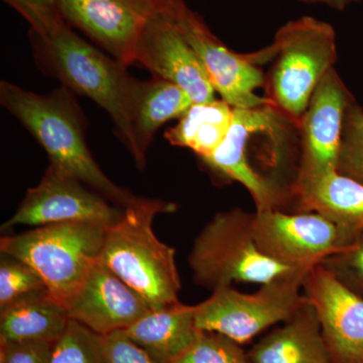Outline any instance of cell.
Wrapping results in <instances>:
<instances>
[{"mask_svg":"<svg viewBox=\"0 0 363 363\" xmlns=\"http://www.w3.org/2000/svg\"><path fill=\"white\" fill-rule=\"evenodd\" d=\"M69 321L66 308L48 290L30 294L0 309V344H55Z\"/></svg>","mask_w":363,"mask_h":363,"instance_id":"obj_21","label":"cell"},{"mask_svg":"<svg viewBox=\"0 0 363 363\" xmlns=\"http://www.w3.org/2000/svg\"><path fill=\"white\" fill-rule=\"evenodd\" d=\"M152 4L159 13L176 18L179 14L188 9L185 0H145Z\"/></svg>","mask_w":363,"mask_h":363,"instance_id":"obj_31","label":"cell"},{"mask_svg":"<svg viewBox=\"0 0 363 363\" xmlns=\"http://www.w3.org/2000/svg\"><path fill=\"white\" fill-rule=\"evenodd\" d=\"M309 271L297 269L260 285L255 293L245 294L233 286L213 291L196 305V326L245 344L278 323H285L304 304L303 284Z\"/></svg>","mask_w":363,"mask_h":363,"instance_id":"obj_8","label":"cell"},{"mask_svg":"<svg viewBox=\"0 0 363 363\" xmlns=\"http://www.w3.org/2000/svg\"><path fill=\"white\" fill-rule=\"evenodd\" d=\"M108 227L92 222L35 227L2 236L0 252L32 267L48 292L66 308L99 262Z\"/></svg>","mask_w":363,"mask_h":363,"instance_id":"obj_6","label":"cell"},{"mask_svg":"<svg viewBox=\"0 0 363 363\" xmlns=\"http://www.w3.org/2000/svg\"><path fill=\"white\" fill-rule=\"evenodd\" d=\"M47 290L44 281L23 260L1 255L0 259V309L30 294Z\"/></svg>","mask_w":363,"mask_h":363,"instance_id":"obj_26","label":"cell"},{"mask_svg":"<svg viewBox=\"0 0 363 363\" xmlns=\"http://www.w3.org/2000/svg\"><path fill=\"white\" fill-rule=\"evenodd\" d=\"M253 219L255 213L234 208L219 212L208 222L188 259L197 285L212 291L233 283L264 285L297 271L260 252L253 235Z\"/></svg>","mask_w":363,"mask_h":363,"instance_id":"obj_7","label":"cell"},{"mask_svg":"<svg viewBox=\"0 0 363 363\" xmlns=\"http://www.w3.org/2000/svg\"><path fill=\"white\" fill-rule=\"evenodd\" d=\"M174 363H252L241 344L215 332L200 331Z\"/></svg>","mask_w":363,"mask_h":363,"instance_id":"obj_24","label":"cell"},{"mask_svg":"<svg viewBox=\"0 0 363 363\" xmlns=\"http://www.w3.org/2000/svg\"><path fill=\"white\" fill-rule=\"evenodd\" d=\"M253 235L260 252L291 269H307L347 247L358 233L316 212L255 211Z\"/></svg>","mask_w":363,"mask_h":363,"instance_id":"obj_9","label":"cell"},{"mask_svg":"<svg viewBox=\"0 0 363 363\" xmlns=\"http://www.w3.org/2000/svg\"><path fill=\"white\" fill-rule=\"evenodd\" d=\"M30 38L40 70L102 107L130 152L128 107L135 78L128 73L126 66L79 37L62 16L47 25L30 28Z\"/></svg>","mask_w":363,"mask_h":363,"instance_id":"obj_3","label":"cell"},{"mask_svg":"<svg viewBox=\"0 0 363 363\" xmlns=\"http://www.w3.org/2000/svg\"><path fill=\"white\" fill-rule=\"evenodd\" d=\"M257 65L272 61L267 75V98L298 128L313 93L337 61L333 26L312 16L290 21L274 43L250 54Z\"/></svg>","mask_w":363,"mask_h":363,"instance_id":"obj_5","label":"cell"},{"mask_svg":"<svg viewBox=\"0 0 363 363\" xmlns=\"http://www.w3.org/2000/svg\"><path fill=\"white\" fill-rule=\"evenodd\" d=\"M68 88L50 94L26 91L7 81L0 82V104L39 143L50 164L82 182L113 205L126 207L138 199L113 183L95 162L85 138V118Z\"/></svg>","mask_w":363,"mask_h":363,"instance_id":"obj_2","label":"cell"},{"mask_svg":"<svg viewBox=\"0 0 363 363\" xmlns=\"http://www.w3.org/2000/svg\"><path fill=\"white\" fill-rule=\"evenodd\" d=\"M195 312V306L181 302L150 310L124 332L157 362L174 363L200 332Z\"/></svg>","mask_w":363,"mask_h":363,"instance_id":"obj_20","label":"cell"},{"mask_svg":"<svg viewBox=\"0 0 363 363\" xmlns=\"http://www.w3.org/2000/svg\"><path fill=\"white\" fill-rule=\"evenodd\" d=\"M176 209L175 203L138 197L108 227L100 253L99 262L140 294L152 310L180 302L176 250L162 242L152 227L157 215Z\"/></svg>","mask_w":363,"mask_h":363,"instance_id":"obj_4","label":"cell"},{"mask_svg":"<svg viewBox=\"0 0 363 363\" xmlns=\"http://www.w3.org/2000/svg\"><path fill=\"white\" fill-rule=\"evenodd\" d=\"M233 107L224 100L192 104L175 126L164 133L172 145L186 147L200 160L211 156L226 138L233 123Z\"/></svg>","mask_w":363,"mask_h":363,"instance_id":"obj_22","label":"cell"},{"mask_svg":"<svg viewBox=\"0 0 363 363\" xmlns=\"http://www.w3.org/2000/svg\"><path fill=\"white\" fill-rule=\"evenodd\" d=\"M252 363H332L316 310L307 300L247 352Z\"/></svg>","mask_w":363,"mask_h":363,"instance_id":"obj_18","label":"cell"},{"mask_svg":"<svg viewBox=\"0 0 363 363\" xmlns=\"http://www.w3.org/2000/svg\"><path fill=\"white\" fill-rule=\"evenodd\" d=\"M54 343L0 344V363H50Z\"/></svg>","mask_w":363,"mask_h":363,"instance_id":"obj_29","label":"cell"},{"mask_svg":"<svg viewBox=\"0 0 363 363\" xmlns=\"http://www.w3.org/2000/svg\"><path fill=\"white\" fill-rule=\"evenodd\" d=\"M297 128L272 104L255 108H233L226 138L211 156L201 161L214 175L238 182L257 211L284 210L291 186L284 175L292 157V128Z\"/></svg>","mask_w":363,"mask_h":363,"instance_id":"obj_1","label":"cell"},{"mask_svg":"<svg viewBox=\"0 0 363 363\" xmlns=\"http://www.w3.org/2000/svg\"><path fill=\"white\" fill-rule=\"evenodd\" d=\"M185 91L162 79H135L131 88L128 119L131 135L130 152L138 169L145 167V155L161 126L180 118L192 106Z\"/></svg>","mask_w":363,"mask_h":363,"instance_id":"obj_17","label":"cell"},{"mask_svg":"<svg viewBox=\"0 0 363 363\" xmlns=\"http://www.w3.org/2000/svg\"><path fill=\"white\" fill-rule=\"evenodd\" d=\"M57 6L69 26L126 67L135 63L143 30L159 13L145 0H57Z\"/></svg>","mask_w":363,"mask_h":363,"instance_id":"obj_13","label":"cell"},{"mask_svg":"<svg viewBox=\"0 0 363 363\" xmlns=\"http://www.w3.org/2000/svg\"><path fill=\"white\" fill-rule=\"evenodd\" d=\"M135 63L187 93L193 104L214 101L215 89L201 60L189 45L173 18L157 13L143 30Z\"/></svg>","mask_w":363,"mask_h":363,"instance_id":"obj_15","label":"cell"},{"mask_svg":"<svg viewBox=\"0 0 363 363\" xmlns=\"http://www.w3.org/2000/svg\"><path fill=\"white\" fill-rule=\"evenodd\" d=\"M66 310L69 319L104 336L126 330L152 308L140 294L98 262Z\"/></svg>","mask_w":363,"mask_h":363,"instance_id":"obj_16","label":"cell"},{"mask_svg":"<svg viewBox=\"0 0 363 363\" xmlns=\"http://www.w3.org/2000/svg\"><path fill=\"white\" fill-rule=\"evenodd\" d=\"M182 35L201 60L215 91L233 108H255L269 104L255 93L266 88L267 75L250 58L236 54L209 30L199 14L190 9L173 18Z\"/></svg>","mask_w":363,"mask_h":363,"instance_id":"obj_12","label":"cell"},{"mask_svg":"<svg viewBox=\"0 0 363 363\" xmlns=\"http://www.w3.org/2000/svg\"><path fill=\"white\" fill-rule=\"evenodd\" d=\"M50 363H105L101 335L70 320L54 344Z\"/></svg>","mask_w":363,"mask_h":363,"instance_id":"obj_23","label":"cell"},{"mask_svg":"<svg viewBox=\"0 0 363 363\" xmlns=\"http://www.w3.org/2000/svg\"><path fill=\"white\" fill-rule=\"evenodd\" d=\"M28 21L30 28L45 25L60 18L57 0H4Z\"/></svg>","mask_w":363,"mask_h":363,"instance_id":"obj_30","label":"cell"},{"mask_svg":"<svg viewBox=\"0 0 363 363\" xmlns=\"http://www.w3.org/2000/svg\"><path fill=\"white\" fill-rule=\"evenodd\" d=\"M303 292L316 310L332 363H363V298L321 264L307 272Z\"/></svg>","mask_w":363,"mask_h":363,"instance_id":"obj_14","label":"cell"},{"mask_svg":"<svg viewBox=\"0 0 363 363\" xmlns=\"http://www.w3.org/2000/svg\"><path fill=\"white\" fill-rule=\"evenodd\" d=\"M105 363H161L150 357L124 331L101 336Z\"/></svg>","mask_w":363,"mask_h":363,"instance_id":"obj_28","label":"cell"},{"mask_svg":"<svg viewBox=\"0 0 363 363\" xmlns=\"http://www.w3.org/2000/svg\"><path fill=\"white\" fill-rule=\"evenodd\" d=\"M320 264L343 286L363 298V229L351 245Z\"/></svg>","mask_w":363,"mask_h":363,"instance_id":"obj_27","label":"cell"},{"mask_svg":"<svg viewBox=\"0 0 363 363\" xmlns=\"http://www.w3.org/2000/svg\"><path fill=\"white\" fill-rule=\"evenodd\" d=\"M63 169L50 164L42 180L28 189L16 213L2 230L18 225L44 226L65 222H92L111 226L123 210Z\"/></svg>","mask_w":363,"mask_h":363,"instance_id":"obj_10","label":"cell"},{"mask_svg":"<svg viewBox=\"0 0 363 363\" xmlns=\"http://www.w3.org/2000/svg\"><path fill=\"white\" fill-rule=\"evenodd\" d=\"M337 172L363 183V108L357 101L344 117Z\"/></svg>","mask_w":363,"mask_h":363,"instance_id":"obj_25","label":"cell"},{"mask_svg":"<svg viewBox=\"0 0 363 363\" xmlns=\"http://www.w3.org/2000/svg\"><path fill=\"white\" fill-rule=\"evenodd\" d=\"M353 101L354 97L332 68L313 93L298 124L300 160L294 181L337 171L344 117Z\"/></svg>","mask_w":363,"mask_h":363,"instance_id":"obj_11","label":"cell"},{"mask_svg":"<svg viewBox=\"0 0 363 363\" xmlns=\"http://www.w3.org/2000/svg\"><path fill=\"white\" fill-rule=\"evenodd\" d=\"M305 4H323L334 9V11H342L352 4H359L362 0H298Z\"/></svg>","mask_w":363,"mask_h":363,"instance_id":"obj_32","label":"cell"},{"mask_svg":"<svg viewBox=\"0 0 363 363\" xmlns=\"http://www.w3.org/2000/svg\"><path fill=\"white\" fill-rule=\"evenodd\" d=\"M291 200L296 212H316L354 233L363 229V183L337 171L294 181Z\"/></svg>","mask_w":363,"mask_h":363,"instance_id":"obj_19","label":"cell"}]
</instances>
